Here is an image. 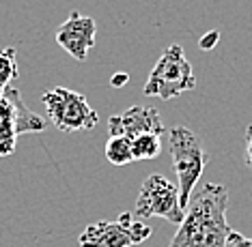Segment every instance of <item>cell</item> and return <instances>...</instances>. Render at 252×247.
<instances>
[{"label":"cell","instance_id":"1","mask_svg":"<svg viewBox=\"0 0 252 247\" xmlns=\"http://www.w3.org/2000/svg\"><path fill=\"white\" fill-rule=\"evenodd\" d=\"M228 192L220 183H205L183 211L168 247H226L233 228L226 221Z\"/></svg>","mask_w":252,"mask_h":247},{"label":"cell","instance_id":"2","mask_svg":"<svg viewBox=\"0 0 252 247\" xmlns=\"http://www.w3.org/2000/svg\"><path fill=\"white\" fill-rule=\"evenodd\" d=\"M168 146L173 170L177 174V189H179V204L186 211L194 187L203 176V170L209 162L207 151L200 144L198 136H194L188 127H173L168 131Z\"/></svg>","mask_w":252,"mask_h":247},{"label":"cell","instance_id":"3","mask_svg":"<svg viewBox=\"0 0 252 247\" xmlns=\"http://www.w3.org/2000/svg\"><path fill=\"white\" fill-rule=\"evenodd\" d=\"M196 78H194L192 65L186 58L181 45H168L162 56L158 58L156 67L151 69L142 93L147 97H159V99H175L188 90H194Z\"/></svg>","mask_w":252,"mask_h":247},{"label":"cell","instance_id":"4","mask_svg":"<svg viewBox=\"0 0 252 247\" xmlns=\"http://www.w3.org/2000/svg\"><path fill=\"white\" fill-rule=\"evenodd\" d=\"M41 101L48 110V116L52 125L61 131H89L99 123V116L93 108L89 106L87 97L76 93V90L63 88H50L41 95Z\"/></svg>","mask_w":252,"mask_h":247},{"label":"cell","instance_id":"5","mask_svg":"<svg viewBox=\"0 0 252 247\" xmlns=\"http://www.w3.org/2000/svg\"><path fill=\"white\" fill-rule=\"evenodd\" d=\"M45 127V120L22 101L20 90L9 86L0 97V157L15 151L22 134H41Z\"/></svg>","mask_w":252,"mask_h":247},{"label":"cell","instance_id":"6","mask_svg":"<svg viewBox=\"0 0 252 247\" xmlns=\"http://www.w3.org/2000/svg\"><path fill=\"white\" fill-rule=\"evenodd\" d=\"M151 228L131 213H121L114 221H95L80 234V247H131L151 237Z\"/></svg>","mask_w":252,"mask_h":247},{"label":"cell","instance_id":"7","mask_svg":"<svg viewBox=\"0 0 252 247\" xmlns=\"http://www.w3.org/2000/svg\"><path fill=\"white\" fill-rule=\"evenodd\" d=\"M142 217H162V220L177 223L183 220V209L179 204V189L162 174H149L140 187L136 200V213Z\"/></svg>","mask_w":252,"mask_h":247},{"label":"cell","instance_id":"8","mask_svg":"<svg viewBox=\"0 0 252 247\" xmlns=\"http://www.w3.org/2000/svg\"><path fill=\"white\" fill-rule=\"evenodd\" d=\"M108 131L110 136H123L134 140L138 136H159L164 134V123L156 108L149 106H131L121 114L108 118Z\"/></svg>","mask_w":252,"mask_h":247},{"label":"cell","instance_id":"9","mask_svg":"<svg viewBox=\"0 0 252 247\" xmlns=\"http://www.w3.org/2000/svg\"><path fill=\"white\" fill-rule=\"evenodd\" d=\"M95 34H97V24L93 17L73 11L56 30V43L76 60L84 62L89 50L95 45Z\"/></svg>","mask_w":252,"mask_h":247},{"label":"cell","instance_id":"10","mask_svg":"<svg viewBox=\"0 0 252 247\" xmlns=\"http://www.w3.org/2000/svg\"><path fill=\"white\" fill-rule=\"evenodd\" d=\"M106 159L112 165H127L134 162L131 155V140L123 136H110L106 142Z\"/></svg>","mask_w":252,"mask_h":247},{"label":"cell","instance_id":"11","mask_svg":"<svg viewBox=\"0 0 252 247\" xmlns=\"http://www.w3.org/2000/svg\"><path fill=\"white\" fill-rule=\"evenodd\" d=\"M159 153H162L159 136H138L131 140V155H134V162L156 159Z\"/></svg>","mask_w":252,"mask_h":247},{"label":"cell","instance_id":"12","mask_svg":"<svg viewBox=\"0 0 252 247\" xmlns=\"http://www.w3.org/2000/svg\"><path fill=\"white\" fill-rule=\"evenodd\" d=\"M18 50L15 48H2L0 50V97L9 88V84L18 78Z\"/></svg>","mask_w":252,"mask_h":247},{"label":"cell","instance_id":"13","mask_svg":"<svg viewBox=\"0 0 252 247\" xmlns=\"http://www.w3.org/2000/svg\"><path fill=\"white\" fill-rule=\"evenodd\" d=\"M226 247H252V239L248 237H244V234H239V232H231L228 234V243Z\"/></svg>","mask_w":252,"mask_h":247},{"label":"cell","instance_id":"14","mask_svg":"<svg viewBox=\"0 0 252 247\" xmlns=\"http://www.w3.org/2000/svg\"><path fill=\"white\" fill-rule=\"evenodd\" d=\"M246 164L252 168V125L246 129Z\"/></svg>","mask_w":252,"mask_h":247},{"label":"cell","instance_id":"15","mask_svg":"<svg viewBox=\"0 0 252 247\" xmlns=\"http://www.w3.org/2000/svg\"><path fill=\"white\" fill-rule=\"evenodd\" d=\"M218 41V32H207L203 39H200V48L203 50H211Z\"/></svg>","mask_w":252,"mask_h":247},{"label":"cell","instance_id":"16","mask_svg":"<svg viewBox=\"0 0 252 247\" xmlns=\"http://www.w3.org/2000/svg\"><path fill=\"white\" fill-rule=\"evenodd\" d=\"M127 80H129L127 73H114L112 80H110V84L112 86H123V84H127Z\"/></svg>","mask_w":252,"mask_h":247}]
</instances>
